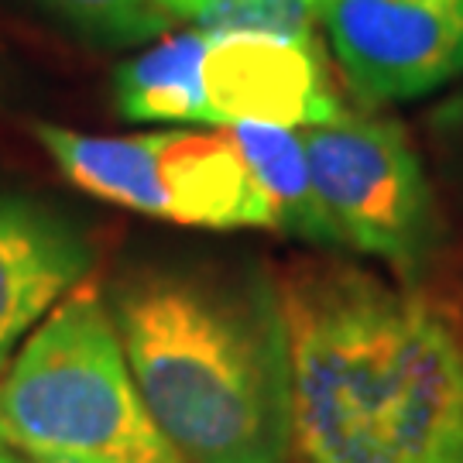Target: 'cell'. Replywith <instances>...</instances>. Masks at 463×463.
<instances>
[{"instance_id": "cell-11", "label": "cell", "mask_w": 463, "mask_h": 463, "mask_svg": "<svg viewBox=\"0 0 463 463\" xmlns=\"http://www.w3.org/2000/svg\"><path fill=\"white\" fill-rule=\"evenodd\" d=\"M231 137L275 206L279 231L316 248H340L309 175L302 134L271 124H233Z\"/></svg>"}, {"instance_id": "cell-14", "label": "cell", "mask_w": 463, "mask_h": 463, "mask_svg": "<svg viewBox=\"0 0 463 463\" xmlns=\"http://www.w3.org/2000/svg\"><path fill=\"white\" fill-rule=\"evenodd\" d=\"M14 460V453H7V449H4V443H0V463H11Z\"/></svg>"}, {"instance_id": "cell-6", "label": "cell", "mask_w": 463, "mask_h": 463, "mask_svg": "<svg viewBox=\"0 0 463 463\" xmlns=\"http://www.w3.org/2000/svg\"><path fill=\"white\" fill-rule=\"evenodd\" d=\"M203 83L213 124H271L306 131L340 114V97L316 38L210 34Z\"/></svg>"}, {"instance_id": "cell-2", "label": "cell", "mask_w": 463, "mask_h": 463, "mask_svg": "<svg viewBox=\"0 0 463 463\" xmlns=\"http://www.w3.org/2000/svg\"><path fill=\"white\" fill-rule=\"evenodd\" d=\"M120 347L189 463H288L292 344L279 281L254 265H145L114 288Z\"/></svg>"}, {"instance_id": "cell-9", "label": "cell", "mask_w": 463, "mask_h": 463, "mask_svg": "<svg viewBox=\"0 0 463 463\" xmlns=\"http://www.w3.org/2000/svg\"><path fill=\"white\" fill-rule=\"evenodd\" d=\"M32 131L62 175L83 193L131 213L168 220V199L158 175V134L103 137L59 124H34Z\"/></svg>"}, {"instance_id": "cell-4", "label": "cell", "mask_w": 463, "mask_h": 463, "mask_svg": "<svg viewBox=\"0 0 463 463\" xmlns=\"http://www.w3.org/2000/svg\"><path fill=\"white\" fill-rule=\"evenodd\" d=\"M298 134L340 250L378 258L405 281L419 279L443 250V216L402 124L340 110Z\"/></svg>"}, {"instance_id": "cell-10", "label": "cell", "mask_w": 463, "mask_h": 463, "mask_svg": "<svg viewBox=\"0 0 463 463\" xmlns=\"http://www.w3.org/2000/svg\"><path fill=\"white\" fill-rule=\"evenodd\" d=\"M210 34H165L117 69L114 103L120 117L145 124H213L203 62Z\"/></svg>"}, {"instance_id": "cell-5", "label": "cell", "mask_w": 463, "mask_h": 463, "mask_svg": "<svg viewBox=\"0 0 463 463\" xmlns=\"http://www.w3.org/2000/svg\"><path fill=\"white\" fill-rule=\"evenodd\" d=\"M319 24L364 107L409 103L463 76V0H319Z\"/></svg>"}, {"instance_id": "cell-3", "label": "cell", "mask_w": 463, "mask_h": 463, "mask_svg": "<svg viewBox=\"0 0 463 463\" xmlns=\"http://www.w3.org/2000/svg\"><path fill=\"white\" fill-rule=\"evenodd\" d=\"M0 443L32 463H189L155 422L97 285H76L0 378Z\"/></svg>"}, {"instance_id": "cell-8", "label": "cell", "mask_w": 463, "mask_h": 463, "mask_svg": "<svg viewBox=\"0 0 463 463\" xmlns=\"http://www.w3.org/2000/svg\"><path fill=\"white\" fill-rule=\"evenodd\" d=\"M168 220L206 231H279L275 206L231 131L158 134Z\"/></svg>"}, {"instance_id": "cell-15", "label": "cell", "mask_w": 463, "mask_h": 463, "mask_svg": "<svg viewBox=\"0 0 463 463\" xmlns=\"http://www.w3.org/2000/svg\"><path fill=\"white\" fill-rule=\"evenodd\" d=\"M162 4H165V7H168V14H172V11H175V7L183 4V0H162Z\"/></svg>"}, {"instance_id": "cell-16", "label": "cell", "mask_w": 463, "mask_h": 463, "mask_svg": "<svg viewBox=\"0 0 463 463\" xmlns=\"http://www.w3.org/2000/svg\"><path fill=\"white\" fill-rule=\"evenodd\" d=\"M11 463H28V460H21V457H14V460H11Z\"/></svg>"}, {"instance_id": "cell-13", "label": "cell", "mask_w": 463, "mask_h": 463, "mask_svg": "<svg viewBox=\"0 0 463 463\" xmlns=\"http://www.w3.org/2000/svg\"><path fill=\"white\" fill-rule=\"evenodd\" d=\"M69 28L99 45L131 49L165 38L175 17L162 0H38Z\"/></svg>"}, {"instance_id": "cell-1", "label": "cell", "mask_w": 463, "mask_h": 463, "mask_svg": "<svg viewBox=\"0 0 463 463\" xmlns=\"http://www.w3.org/2000/svg\"><path fill=\"white\" fill-rule=\"evenodd\" d=\"M306 463H463V323L419 281L306 258L279 281Z\"/></svg>"}, {"instance_id": "cell-7", "label": "cell", "mask_w": 463, "mask_h": 463, "mask_svg": "<svg viewBox=\"0 0 463 463\" xmlns=\"http://www.w3.org/2000/svg\"><path fill=\"white\" fill-rule=\"evenodd\" d=\"M90 268L93 244L76 220L42 199L0 193V378Z\"/></svg>"}, {"instance_id": "cell-12", "label": "cell", "mask_w": 463, "mask_h": 463, "mask_svg": "<svg viewBox=\"0 0 463 463\" xmlns=\"http://www.w3.org/2000/svg\"><path fill=\"white\" fill-rule=\"evenodd\" d=\"M172 17L196 24L203 34L316 38L319 0H183Z\"/></svg>"}]
</instances>
